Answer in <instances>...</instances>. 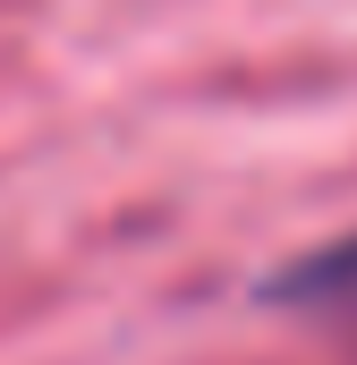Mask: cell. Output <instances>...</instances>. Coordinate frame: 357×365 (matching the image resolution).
I'll return each mask as SVG.
<instances>
[{"mask_svg": "<svg viewBox=\"0 0 357 365\" xmlns=\"http://www.w3.org/2000/svg\"><path fill=\"white\" fill-rule=\"evenodd\" d=\"M272 297H281V306H298V314H315L323 331L357 340V238L315 247V255H306L289 280H272Z\"/></svg>", "mask_w": 357, "mask_h": 365, "instance_id": "cell-1", "label": "cell"}]
</instances>
